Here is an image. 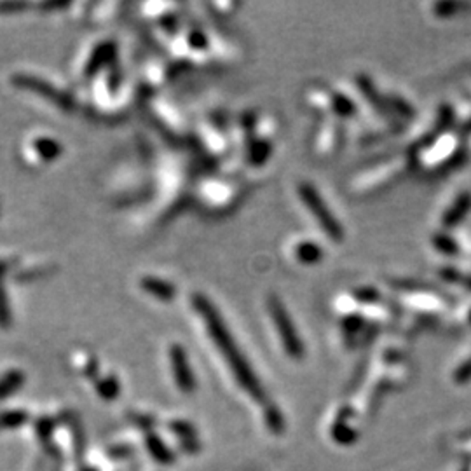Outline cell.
Instances as JSON below:
<instances>
[{
    "instance_id": "cell-1",
    "label": "cell",
    "mask_w": 471,
    "mask_h": 471,
    "mask_svg": "<svg viewBox=\"0 0 471 471\" xmlns=\"http://www.w3.org/2000/svg\"><path fill=\"white\" fill-rule=\"evenodd\" d=\"M298 198L304 201L308 210L311 211V215L318 220L321 229L325 231L328 236H332L333 241H343L344 239V231L340 227V223L337 222V218L333 217L330 208L325 204L323 198L320 196V192L316 191L309 183H300L298 186Z\"/></svg>"
},
{
    "instance_id": "cell-2",
    "label": "cell",
    "mask_w": 471,
    "mask_h": 471,
    "mask_svg": "<svg viewBox=\"0 0 471 471\" xmlns=\"http://www.w3.org/2000/svg\"><path fill=\"white\" fill-rule=\"evenodd\" d=\"M267 311H269L270 320H273L274 325H276V330L278 333H280V339L283 340V344H285V348L288 349L292 355L302 353V344L298 343L297 339L292 318H290V314L286 313V309L283 308L280 298H276L274 295L267 298Z\"/></svg>"
},
{
    "instance_id": "cell-3",
    "label": "cell",
    "mask_w": 471,
    "mask_h": 471,
    "mask_svg": "<svg viewBox=\"0 0 471 471\" xmlns=\"http://www.w3.org/2000/svg\"><path fill=\"white\" fill-rule=\"evenodd\" d=\"M140 285H141V288L145 290V292L151 293V295L156 297L157 300L168 302L176 295L173 285H170V283L164 281V280H159V278L145 276V278H141Z\"/></svg>"
},
{
    "instance_id": "cell-4",
    "label": "cell",
    "mask_w": 471,
    "mask_h": 471,
    "mask_svg": "<svg viewBox=\"0 0 471 471\" xmlns=\"http://www.w3.org/2000/svg\"><path fill=\"white\" fill-rule=\"evenodd\" d=\"M295 255L300 262H316L321 258V248L314 243L300 241L295 245Z\"/></svg>"
},
{
    "instance_id": "cell-5",
    "label": "cell",
    "mask_w": 471,
    "mask_h": 471,
    "mask_svg": "<svg viewBox=\"0 0 471 471\" xmlns=\"http://www.w3.org/2000/svg\"><path fill=\"white\" fill-rule=\"evenodd\" d=\"M34 147L37 148L39 156H42L44 159H49V161L54 159V157L60 154V151H61L60 145L51 138H39L37 143H34Z\"/></svg>"
}]
</instances>
